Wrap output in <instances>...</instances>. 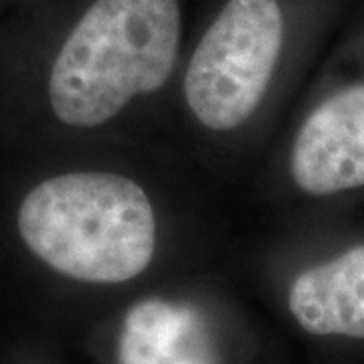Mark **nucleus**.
Here are the masks:
<instances>
[{"mask_svg":"<svg viewBox=\"0 0 364 364\" xmlns=\"http://www.w3.org/2000/svg\"><path fill=\"white\" fill-rule=\"evenodd\" d=\"M301 193L332 196L364 186V83L334 91L304 119L289 154Z\"/></svg>","mask_w":364,"mask_h":364,"instance_id":"20e7f679","label":"nucleus"},{"mask_svg":"<svg viewBox=\"0 0 364 364\" xmlns=\"http://www.w3.org/2000/svg\"><path fill=\"white\" fill-rule=\"evenodd\" d=\"M28 253L91 286L140 277L156 253V215L142 186L114 172H65L33 186L16 213Z\"/></svg>","mask_w":364,"mask_h":364,"instance_id":"f03ea898","label":"nucleus"},{"mask_svg":"<svg viewBox=\"0 0 364 364\" xmlns=\"http://www.w3.org/2000/svg\"><path fill=\"white\" fill-rule=\"evenodd\" d=\"M181 0H87L49 73V105L71 128H97L156 93L178 59Z\"/></svg>","mask_w":364,"mask_h":364,"instance_id":"f257e3e1","label":"nucleus"},{"mask_svg":"<svg viewBox=\"0 0 364 364\" xmlns=\"http://www.w3.org/2000/svg\"><path fill=\"white\" fill-rule=\"evenodd\" d=\"M116 364H223L207 314L186 299L146 298L124 314Z\"/></svg>","mask_w":364,"mask_h":364,"instance_id":"39448f33","label":"nucleus"},{"mask_svg":"<svg viewBox=\"0 0 364 364\" xmlns=\"http://www.w3.org/2000/svg\"><path fill=\"white\" fill-rule=\"evenodd\" d=\"M284 0H225L196 43L184 100L213 132L243 126L259 107L284 51Z\"/></svg>","mask_w":364,"mask_h":364,"instance_id":"7ed1b4c3","label":"nucleus"},{"mask_svg":"<svg viewBox=\"0 0 364 364\" xmlns=\"http://www.w3.org/2000/svg\"><path fill=\"white\" fill-rule=\"evenodd\" d=\"M287 310L312 336L364 340V243L301 269L287 289Z\"/></svg>","mask_w":364,"mask_h":364,"instance_id":"423d86ee","label":"nucleus"}]
</instances>
